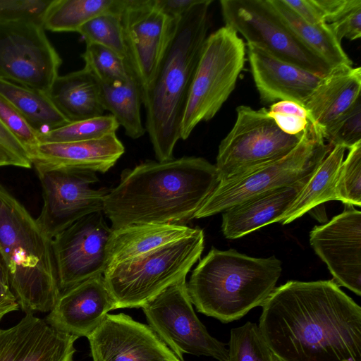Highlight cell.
Wrapping results in <instances>:
<instances>
[{
  "label": "cell",
  "instance_id": "cell-32",
  "mask_svg": "<svg viewBox=\"0 0 361 361\" xmlns=\"http://www.w3.org/2000/svg\"><path fill=\"white\" fill-rule=\"evenodd\" d=\"M226 361H279L255 323L247 322L230 332Z\"/></svg>",
  "mask_w": 361,
  "mask_h": 361
},
{
  "label": "cell",
  "instance_id": "cell-28",
  "mask_svg": "<svg viewBox=\"0 0 361 361\" xmlns=\"http://www.w3.org/2000/svg\"><path fill=\"white\" fill-rule=\"evenodd\" d=\"M0 94L21 114L37 133H44L70 123L47 94L0 79Z\"/></svg>",
  "mask_w": 361,
  "mask_h": 361
},
{
  "label": "cell",
  "instance_id": "cell-25",
  "mask_svg": "<svg viewBox=\"0 0 361 361\" xmlns=\"http://www.w3.org/2000/svg\"><path fill=\"white\" fill-rule=\"evenodd\" d=\"M47 95L69 122L104 114L99 83L84 68L59 75Z\"/></svg>",
  "mask_w": 361,
  "mask_h": 361
},
{
  "label": "cell",
  "instance_id": "cell-3",
  "mask_svg": "<svg viewBox=\"0 0 361 361\" xmlns=\"http://www.w3.org/2000/svg\"><path fill=\"white\" fill-rule=\"evenodd\" d=\"M212 0H200L176 18L155 78L143 94L145 129L157 161L172 159L196 66L209 26Z\"/></svg>",
  "mask_w": 361,
  "mask_h": 361
},
{
  "label": "cell",
  "instance_id": "cell-36",
  "mask_svg": "<svg viewBox=\"0 0 361 361\" xmlns=\"http://www.w3.org/2000/svg\"><path fill=\"white\" fill-rule=\"evenodd\" d=\"M322 135L332 147L341 145L350 149L361 142L360 98L325 128Z\"/></svg>",
  "mask_w": 361,
  "mask_h": 361
},
{
  "label": "cell",
  "instance_id": "cell-7",
  "mask_svg": "<svg viewBox=\"0 0 361 361\" xmlns=\"http://www.w3.org/2000/svg\"><path fill=\"white\" fill-rule=\"evenodd\" d=\"M245 61V43L232 28L224 25L207 36L190 85L180 125L181 140L217 114L235 89Z\"/></svg>",
  "mask_w": 361,
  "mask_h": 361
},
{
  "label": "cell",
  "instance_id": "cell-2",
  "mask_svg": "<svg viewBox=\"0 0 361 361\" xmlns=\"http://www.w3.org/2000/svg\"><path fill=\"white\" fill-rule=\"evenodd\" d=\"M219 183L216 166L202 157L147 160L122 171L105 197L103 212L111 229L138 224L184 225Z\"/></svg>",
  "mask_w": 361,
  "mask_h": 361
},
{
  "label": "cell",
  "instance_id": "cell-27",
  "mask_svg": "<svg viewBox=\"0 0 361 361\" xmlns=\"http://www.w3.org/2000/svg\"><path fill=\"white\" fill-rule=\"evenodd\" d=\"M270 3L296 36L333 69L352 66V61L343 49L326 23L310 24L288 8L282 0Z\"/></svg>",
  "mask_w": 361,
  "mask_h": 361
},
{
  "label": "cell",
  "instance_id": "cell-30",
  "mask_svg": "<svg viewBox=\"0 0 361 361\" xmlns=\"http://www.w3.org/2000/svg\"><path fill=\"white\" fill-rule=\"evenodd\" d=\"M126 0H54L42 26L51 32H78L87 21L102 13L122 11Z\"/></svg>",
  "mask_w": 361,
  "mask_h": 361
},
{
  "label": "cell",
  "instance_id": "cell-41",
  "mask_svg": "<svg viewBox=\"0 0 361 361\" xmlns=\"http://www.w3.org/2000/svg\"><path fill=\"white\" fill-rule=\"evenodd\" d=\"M0 145L15 156L22 163L23 168H31L32 165L27 149L1 121Z\"/></svg>",
  "mask_w": 361,
  "mask_h": 361
},
{
  "label": "cell",
  "instance_id": "cell-35",
  "mask_svg": "<svg viewBox=\"0 0 361 361\" xmlns=\"http://www.w3.org/2000/svg\"><path fill=\"white\" fill-rule=\"evenodd\" d=\"M336 195L344 204L361 206V142L349 149L339 168Z\"/></svg>",
  "mask_w": 361,
  "mask_h": 361
},
{
  "label": "cell",
  "instance_id": "cell-5",
  "mask_svg": "<svg viewBox=\"0 0 361 361\" xmlns=\"http://www.w3.org/2000/svg\"><path fill=\"white\" fill-rule=\"evenodd\" d=\"M281 265L274 256L257 258L213 247L192 271L188 294L199 312L229 323L262 306L276 288Z\"/></svg>",
  "mask_w": 361,
  "mask_h": 361
},
{
  "label": "cell",
  "instance_id": "cell-19",
  "mask_svg": "<svg viewBox=\"0 0 361 361\" xmlns=\"http://www.w3.org/2000/svg\"><path fill=\"white\" fill-rule=\"evenodd\" d=\"M77 338L26 314L16 325L0 329V361H73Z\"/></svg>",
  "mask_w": 361,
  "mask_h": 361
},
{
  "label": "cell",
  "instance_id": "cell-12",
  "mask_svg": "<svg viewBox=\"0 0 361 361\" xmlns=\"http://www.w3.org/2000/svg\"><path fill=\"white\" fill-rule=\"evenodd\" d=\"M42 25L0 23V79L47 94L62 60Z\"/></svg>",
  "mask_w": 361,
  "mask_h": 361
},
{
  "label": "cell",
  "instance_id": "cell-14",
  "mask_svg": "<svg viewBox=\"0 0 361 361\" xmlns=\"http://www.w3.org/2000/svg\"><path fill=\"white\" fill-rule=\"evenodd\" d=\"M35 170L43 198L37 220L51 238L78 219L103 212L109 189L92 187L99 181L96 172L71 168Z\"/></svg>",
  "mask_w": 361,
  "mask_h": 361
},
{
  "label": "cell",
  "instance_id": "cell-21",
  "mask_svg": "<svg viewBox=\"0 0 361 361\" xmlns=\"http://www.w3.org/2000/svg\"><path fill=\"white\" fill-rule=\"evenodd\" d=\"M125 152L116 134L78 142L39 143L29 151L35 169L71 168L105 173Z\"/></svg>",
  "mask_w": 361,
  "mask_h": 361
},
{
  "label": "cell",
  "instance_id": "cell-18",
  "mask_svg": "<svg viewBox=\"0 0 361 361\" xmlns=\"http://www.w3.org/2000/svg\"><path fill=\"white\" fill-rule=\"evenodd\" d=\"M115 309L116 302L100 275L61 291L44 320L61 331L87 338Z\"/></svg>",
  "mask_w": 361,
  "mask_h": 361
},
{
  "label": "cell",
  "instance_id": "cell-33",
  "mask_svg": "<svg viewBox=\"0 0 361 361\" xmlns=\"http://www.w3.org/2000/svg\"><path fill=\"white\" fill-rule=\"evenodd\" d=\"M81 57L85 62L84 68L99 84L114 85L125 82L130 75L125 60L104 46L86 44Z\"/></svg>",
  "mask_w": 361,
  "mask_h": 361
},
{
  "label": "cell",
  "instance_id": "cell-26",
  "mask_svg": "<svg viewBox=\"0 0 361 361\" xmlns=\"http://www.w3.org/2000/svg\"><path fill=\"white\" fill-rule=\"evenodd\" d=\"M346 148L334 146L315 170L309 181L290 203L279 223L290 224L313 208L331 200H338L336 181Z\"/></svg>",
  "mask_w": 361,
  "mask_h": 361
},
{
  "label": "cell",
  "instance_id": "cell-43",
  "mask_svg": "<svg viewBox=\"0 0 361 361\" xmlns=\"http://www.w3.org/2000/svg\"><path fill=\"white\" fill-rule=\"evenodd\" d=\"M20 305L14 295L7 274L0 259V321L8 312L16 311Z\"/></svg>",
  "mask_w": 361,
  "mask_h": 361
},
{
  "label": "cell",
  "instance_id": "cell-46",
  "mask_svg": "<svg viewBox=\"0 0 361 361\" xmlns=\"http://www.w3.org/2000/svg\"><path fill=\"white\" fill-rule=\"evenodd\" d=\"M6 166L23 168L22 163L15 156L0 145V167Z\"/></svg>",
  "mask_w": 361,
  "mask_h": 361
},
{
  "label": "cell",
  "instance_id": "cell-44",
  "mask_svg": "<svg viewBox=\"0 0 361 361\" xmlns=\"http://www.w3.org/2000/svg\"><path fill=\"white\" fill-rule=\"evenodd\" d=\"M200 0H155L158 7L166 14L178 18L199 2Z\"/></svg>",
  "mask_w": 361,
  "mask_h": 361
},
{
  "label": "cell",
  "instance_id": "cell-31",
  "mask_svg": "<svg viewBox=\"0 0 361 361\" xmlns=\"http://www.w3.org/2000/svg\"><path fill=\"white\" fill-rule=\"evenodd\" d=\"M119 124L111 114L70 122L39 134V143L86 141L115 134Z\"/></svg>",
  "mask_w": 361,
  "mask_h": 361
},
{
  "label": "cell",
  "instance_id": "cell-8",
  "mask_svg": "<svg viewBox=\"0 0 361 361\" xmlns=\"http://www.w3.org/2000/svg\"><path fill=\"white\" fill-rule=\"evenodd\" d=\"M320 130L309 124L297 146L286 156L239 176L220 181L194 219L208 217L263 192L312 176L331 150Z\"/></svg>",
  "mask_w": 361,
  "mask_h": 361
},
{
  "label": "cell",
  "instance_id": "cell-9",
  "mask_svg": "<svg viewBox=\"0 0 361 361\" xmlns=\"http://www.w3.org/2000/svg\"><path fill=\"white\" fill-rule=\"evenodd\" d=\"M220 6L225 25L241 34L247 44L319 76L332 71L296 36L269 0H221Z\"/></svg>",
  "mask_w": 361,
  "mask_h": 361
},
{
  "label": "cell",
  "instance_id": "cell-17",
  "mask_svg": "<svg viewBox=\"0 0 361 361\" xmlns=\"http://www.w3.org/2000/svg\"><path fill=\"white\" fill-rule=\"evenodd\" d=\"M93 361H182L149 326L107 314L87 337Z\"/></svg>",
  "mask_w": 361,
  "mask_h": 361
},
{
  "label": "cell",
  "instance_id": "cell-40",
  "mask_svg": "<svg viewBox=\"0 0 361 361\" xmlns=\"http://www.w3.org/2000/svg\"><path fill=\"white\" fill-rule=\"evenodd\" d=\"M295 14L305 22L317 25L324 23V16L314 0H282Z\"/></svg>",
  "mask_w": 361,
  "mask_h": 361
},
{
  "label": "cell",
  "instance_id": "cell-13",
  "mask_svg": "<svg viewBox=\"0 0 361 361\" xmlns=\"http://www.w3.org/2000/svg\"><path fill=\"white\" fill-rule=\"evenodd\" d=\"M176 20L163 12L155 0H126L121 12L126 63L142 98L169 44Z\"/></svg>",
  "mask_w": 361,
  "mask_h": 361
},
{
  "label": "cell",
  "instance_id": "cell-24",
  "mask_svg": "<svg viewBox=\"0 0 361 361\" xmlns=\"http://www.w3.org/2000/svg\"><path fill=\"white\" fill-rule=\"evenodd\" d=\"M192 230L171 224H138L112 229L106 247V269L182 238Z\"/></svg>",
  "mask_w": 361,
  "mask_h": 361
},
{
  "label": "cell",
  "instance_id": "cell-37",
  "mask_svg": "<svg viewBox=\"0 0 361 361\" xmlns=\"http://www.w3.org/2000/svg\"><path fill=\"white\" fill-rule=\"evenodd\" d=\"M54 0H0V23L33 22L42 25Z\"/></svg>",
  "mask_w": 361,
  "mask_h": 361
},
{
  "label": "cell",
  "instance_id": "cell-42",
  "mask_svg": "<svg viewBox=\"0 0 361 361\" xmlns=\"http://www.w3.org/2000/svg\"><path fill=\"white\" fill-rule=\"evenodd\" d=\"M268 115L283 133L288 135H297L302 134L309 124L307 118L295 114L268 113Z\"/></svg>",
  "mask_w": 361,
  "mask_h": 361
},
{
  "label": "cell",
  "instance_id": "cell-4",
  "mask_svg": "<svg viewBox=\"0 0 361 361\" xmlns=\"http://www.w3.org/2000/svg\"><path fill=\"white\" fill-rule=\"evenodd\" d=\"M0 259L23 312L53 309L61 290L52 238L1 184Z\"/></svg>",
  "mask_w": 361,
  "mask_h": 361
},
{
  "label": "cell",
  "instance_id": "cell-11",
  "mask_svg": "<svg viewBox=\"0 0 361 361\" xmlns=\"http://www.w3.org/2000/svg\"><path fill=\"white\" fill-rule=\"evenodd\" d=\"M142 308L149 326L180 360L184 361L183 354L227 360L225 344L212 337L195 314L185 279L169 286Z\"/></svg>",
  "mask_w": 361,
  "mask_h": 361
},
{
  "label": "cell",
  "instance_id": "cell-15",
  "mask_svg": "<svg viewBox=\"0 0 361 361\" xmlns=\"http://www.w3.org/2000/svg\"><path fill=\"white\" fill-rule=\"evenodd\" d=\"M112 229L103 212L90 214L52 238L61 292L88 279L104 275L106 247Z\"/></svg>",
  "mask_w": 361,
  "mask_h": 361
},
{
  "label": "cell",
  "instance_id": "cell-23",
  "mask_svg": "<svg viewBox=\"0 0 361 361\" xmlns=\"http://www.w3.org/2000/svg\"><path fill=\"white\" fill-rule=\"evenodd\" d=\"M361 68L344 66L324 76L303 104L321 133L360 98Z\"/></svg>",
  "mask_w": 361,
  "mask_h": 361
},
{
  "label": "cell",
  "instance_id": "cell-29",
  "mask_svg": "<svg viewBox=\"0 0 361 361\" xmlns=\"http://www.w3.org/2000/svg\"><path fill=\"white\" fill-rule=\"evenodd\" d=\"M100 85V99L104 111H109L125 134L138 139L146 133L141 118L142 92L135 79L130 75L123 82Z\"/></svg>",
  "mask_w": 361,
  "mask_h": 361
},
{
  "label": "cell",
  "instance_id": "cell-6",
  "mask_svg": "<svg viewBox=\"0 0 361 361\" xmlns=\"http://www.w3.org/2000/svg\"><path fill=\"white\" fill-rule=\"evenodd\" d=\"M204 233L186 236L145 255L109 267L106 284L119 308L142 307L172 284L185 279L204 249Z\"/></svg>",
  "mask_w": 361,
  "mask_h": 361
},
{
  "label": "cell",
  "instance_id": "cell-34",
  "mask_svg": "<svg viewBox=\"0 0 361 361\" xmlns=\"http://www.w3.org/2000/svg\"><path fill=\"white\" fill-rule=\"evenodd\" d=\"M122 11H110L94 17L78 30L86 44L104 46L123 59L126 49L121 23Z\"/></svg>",
  "mask_w": 361,
  "mask_h": 361
},
{
  "label": "cell",
  "instance_id": "cell-1",
  "mask_svg": "<svg viewBox=\"0 0 361 361\" xmlns=\"http://www.w3.org/2000/svg\"><path fill=\"white\" fill-rule=\"evenodd\" d=\"M262 307L258 328L279 361H361V307L334 280L288 281Z\"/></svg>",
  "mask_w": 361,
  "mask_h": 361
},
{
  "label": "cell",
  "instance_id": "cell-45",
  "mask_svg": "<svg viewBox=\"0 0 361 361\" xmlns=\"http://www.w3.org/2000/svg\"><path fill=\"white\" fill-rule=\"evenodd\" d=\"M269 114H291L308 119L305 109L299 104L291 101H279L272 104L267 109Z\"/></svg>",
  "mask_w": 361,
  "mask_h": 361
},
{
  "label": "cell",
  "instance_id": "cell-10",
  "mask_svg": "<svg viewBox=\"0 0 361 361\" xmlns=\"http://www.w3.org/2000/svg\"><path fill=\"white\" fill-rule=\"evenodd\" d=\"M235 123L221 140L215 164L219 179L224 181L277 160L291 152L302 134L283 133L268 115L241 105L236 109Z\"/></svg>",
  "mask_w": 361,
  "mask_h": 361
},
{
  "label": "cell",
  "instance_id": "cell-22",
  "mask_svg": "<svg viewBox=\"0 0 361 361\" xmlns=\"http://www.w3.org/2000/svg\"><path fill=\"white\" fill-rule=\"evenodd\" d=\"M310 178L269 190L227 209L222 212L224 235L228 239H235L267 224L279 222Z\"/></svg>",
  "mask_w": 361,
  "mask_h": 361
},
{
  "label": "cell",
  "instance_id": "cell-39",
  "mask_svg": "<svg viewBox=\"0 0 361 361\" xmlns=\"http://www.w3.org/2000/svg\"><path fill=\"white\" fill-rule=\"evenodd\" d=\"M0 121L29 151L39 144V133L25 121L17 109L0 94Z\"/></svg>",
  "mask_w": 361,
  "mask_h": 361
},
{
  "label": "cell",
  "instance_id": "cell-38",
  "mask_svg": "<svg viewBox=\"0 0 361 361\" xmlns=\"http://www.w3.org/2000/svg\"><path fill=\"white\" fill-rule=\"evenodd\" d=\"M336 39L349 40L361 37V0H345L341 8L326 23Z\"/></svg>",
  "mask_w": 361,
  "mask_h": 361
},
{
  "label": "cell",
  "instance_id": "cell-20",
  "mask_svg": "<svg viewBox=\"0 0 361 361\" xmlns=\"http://www.w3.org/2000/svg\"><path fill=\"white\" fill-rule=\"evenodd\" d=\"M247 45L252 78L262 104L291 101L302 106L324 77L276 58L256 46Z\"/></svg>",
  "mask_w": 361,
  "mask_h": 361
},
{
  "label": "cell",
  "instance_id": "cell-16",
  "mask_svg": "<svg viewBox=\"0 0 361 361\" xmlns=\"http://www.w3.org/2000/svg\"><path fill=\"white\" fill-rule=\"evenodd\" d=\"M345 204L342 213L314 226L310 243L338 286L361 295V212Z\"/></svg>",
  "mask_w": 361,
  "mask_h": 361
}]
</instances>
